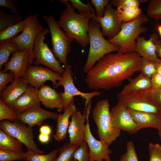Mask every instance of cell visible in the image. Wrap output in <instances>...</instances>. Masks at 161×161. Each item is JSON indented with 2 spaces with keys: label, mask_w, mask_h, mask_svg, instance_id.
Returning <instances> with one entry per match:
<instances>
[{
  "label": "cell",
  "mask_w": 161,
  "mask_h": 161,
  "mask_svg": "<svg viewBox=\"0 0 161 161\" xmlns=\"http://www.w3.org/2000/svg\"><path fill=\"white\" fill-rule=\"evenodd\" d=\"M38 15H32L24 30L19 35L8 40L16 44L19 50H27L29 55V64H32L34 57L33 47L36 37L38 33L44 28L41 24L38 19Z\"/></svg>",
  "instance_id": "cell-10"
},
{
  "label": "cell",
  "mask_w": 161,
  "mask_h": 161,
  "mask_svg": "<svg viewBox=\"0 0 161 161\" xmlns=\"http://www.w3.org/2000/svg\"><path fill=\"white\" fill-rule=\"evenodd\" d=\"M50 135L40 133L38 136L40 141L43 143L48 142L50 140Z\"/></svg>",
  "instance_id": "cell-49"
},
{
  "label": "cell",
  "mask_w": 161,
  "mask_h": 161,
  "mask_svg": "<svg viewBox=\"0 0 161 161\" xmlns=\"http://www.w3.org/2000/svg\"><path fill=\"white\" fill-rule=\"evenodd\" d=\"M110 115L113 126L120 131L134 134L141 129L135 122L127 109L119 102L112 107Z\"/></svg>",
  "instance_id": "cell-13"
},
{
  "label": "cell",
  "mask_w": 161,
  "mask_h": 161,
  "mask_svg": "<svg viewBox=\"0 0 161 161\" xmlns=\"http://www.w3.org/2000/svg\"><path fill=\"white\" fill-rule=\"evenodd\" d=\"M26 152H18L0 149V161L26 160Z\"/></svg>",
  "instance_id": "cell-35"
},
{
  "label": "cell",
  "mask_w": 161,
  "mask_h": 161,
  "mask_svg": "<svg viewBox=\"0 0 161 161\" xmlns=\"http://www.w3.org/2000/svg\"><path fill=\"white\" fill-rule=\"evenodd\" d=\"M60 1L66 4V7L61 13L59 19L57 21L58 24L69 38L85 48L89 44V23L91 19L96 17L95 13H77L68 0Z\"/></svg>",
  "instance_id": "cell-2"
},
{
  "label": "cell",
  "mask_w": 161,
  "mask_h": 161,
  "mask_svg": "<svg viewBox=\"0 0 161 161\" xmlns=\"http://www.w3.org/2000/svg\"><path fill=\"white\" fill-rule=\"evenodd\" d=\"M29 55L26 49L18 50L12 53L10 59L4 65V72L10 71L15 75L14 80L22 78L29 64Z\"/></svg>",
  "instance_id": "cell-17"
},
{
  "label": "cell",
  "mask_w": 161,
  "mask_h": 161,
  "mask_svg": "<svg viewBox=\"0 0 161 161\" xmlns=\"http://www.w3.org/2000/svg\"><path fill=\"white\" fill-rule=\"evenodd\" d=\"M39 131L40 133L50 135L52 132V130L49 126L43 125L40 128Z\"/></svg>",
  "instance_id": "cell-48"
},
{
  "label": "cell",
  "mask_w": 161,
  "mask_h": 161,
  "mask_svg": "<svg viewBox=\"0 0 161 161\" xmlns=\"http://www.w3.org/2000/svg\"><path fill=\"white\" fill-rule=\"evenodd\" d=\"M21 16L13 15L0 10V31L22 21Z\"/></svg>",
  "instance_id": "cell-32"
},
{
  "label": "cell",
  "mask_w": 161,
  "mask_h": 161,
  "mask_svg": "<svg viewBox=\"0 0 161 161\" xmlns=\"http://www.w3.org/2000/svg\"><path fill=\"white\" fill-rule=\"evenodd\" d=\"M98 21L102 28L103 35L111 39L117 35L120 32L122 22L120 20L117 9H114L111 3L106 6L103 16L100 18L96 17L93 20Z\"/></svg>",
  "instance_id": "cell-15"
},
{
  "label": "cell",
  "mask_w": 161,
  "mask_h": 161,
  "mask_svg": "<svg viewBox=\"0 0 161 161\" xmlns=\"http://www.w3.org/2000/svg\"><path fill=\"white\" fill-rule=\"evenodd\" d=\"M137 124L142 129L152 128L158 129L160 123V114L128 109Z\"/></svg>",
  "instance_id": "cell-24"
},
{
  "label": "cell",
  "mask_w": 161,
  "mask_h": 161,
  "mask_svg": "<svg viewBox=\"0 0 161 161\" xmlns=\"http://www.w3.org/2000/svg\"><path fill=\"white\" fill-rule=\"evenodd\" d=\"M49 32V29L44 28L37 35L33 45L34 60L32 64L35 66L42 64L61 76L64 73V69L56 58L47 43L44 42L45 35Z\"/></svg>",
  "instance_id": "cell-7"
},
{
  "label": "cell",
  "mask_w": 161,
  "mask_h": 161,
  "mask_svg": "<svg viewBox=\"0 0 161 161\" xmlns=\"http://www.w3.org/2000/svg\"><path fill=\"white\" fill-rule=\"evenodd\" d=\"M18 114L13 108L0 99V121L7 120L14 122L17 120Z\"/></svg>",
  "instance_id": "cell-36"
},
{
  "label": "cell",
  "mask_w": 161,
  "mask_h": 161,
  "mask_svg": "<svg viewBox=\"0 0 161 161\" xmlns=\"http://www.w3.org/2000/svg\"><path fill=\"white\" fill-rule=\"evenodd\" d=\"M160 124L158 129L157 130L158 131V134L160 139L161 140V112L160 114Z\"/></svg>",
  "instance_id": "cell-51"
},
{
  "label": "cell",
  "mask_w": 161,
  "mask_h": 161,
  "mask_svg": "<svg viewBox=\"0 0 161 161\" xmlns=\"http://www.w3.org/2000/svg\"><path fill=\"white\" fill-rule=\"evenodd\" d=\"M157 63L141 57L139 71L143 75L151 79L157 72Z\"/></svg>",
  "instance_id": "cell-33"
},
{
  "label": "cell",
  "mask_w": 161,
  "mask_h": 161,
  "mask_svg": "<svg viewBox=\"0 0 161 161\" xmlns=\"http://www.w3.org/2000/svg\"><path fill=\"white\" fill-rule=\"evenodd\" d=\"M71 4L74 9H77L79 13H84L89 12L95 13V10L92 7L89 1L87 4L82 3L79 0H69Z\"/></svg>",
  "instance_id": "cell-40"
},
{
  "label": "cell",
  "mask_w": 161,
  "mask_h": 161,
  "mask_svg": "<svg viewBox=\"0 0 161 161\" xmlns=\"http://www.w3.org/2000/svg\"><path fill=\"white\" fill-rule=\"evenodd\" d=\"M19 50L17 46L13 42L6 41L0 42V69L8 61L10 54Z\"/></svg>",
  "instance_id": "cell-29"
},
{
  "label": "cell",
  "mask_w": 161,
  "mask_h": 161,
  "mask_svg": "<svg viewBox=\"0 0 161 161\" xmlns=\"http://www.w3.org/2000/svg\"><path fill=\"white\" fill-rule=\"evenodd\" d=\"M15 79L13 73L4 72L2 70H0V93L6 87V85L10 82H12Z\"/></svg>",
  "instance_id": "cell-43"
},
{
  "label": "cell",
  "mask_w": 161,
  "mask_h": 161,
  "mask_svg": "<svg viewBox=\"0 0 161 161\" xmlns=\"http://www.w3.org/2000/svg\"><path fill=\"white\" fill-rule=\"evenodd\" d=\"M157 30L161 36V25H159L157 26Z\"/></svg>",
  "instance_id": "cell-52"
},
{
  "label": "cell",
  "mask_w": 161,
  "mask_h": 161,
  "mask_svg": "<svg viewBox=\"0 0 161 161\" xmlns=\"http://www.w3.org/2000/svg\"><path fill=\"white\" fill-rule=\"evenodd\" d=\"M39 89L29 85L26 90L15 102L13 109L18 114H20L35 106H41L38 97Z\"/></svg>",
  "instance_id": "cell-20"
},
{
  "label": "cell",
  "mask_w": 161,
  "mask_h": 161,
  "mask_svg": "<svg viewBox=\"0 0 161 161\" xmlns=\"http://www.w3.org/2000/svg\"><path fill=\"white\" fill-rule=\"evenodd\" d=\"M76 110L74 99L64 110L63 114H58L56 120L55 132L53 136V138L56 141L60 142L66 137L70 123L69 117Z\"/></svg>",
  "instance_id": "cell-23"
},
{
  "label": "cell",
  "mask_w": 161,
  "mask_h": 161,
  "mask_svg": "<svg viewBox=\"0 0 161 161\" xmlns=\"http://www.w3.org/2000/svg\"><path fill=\"white\" fill-rule=\"evenodd\" d=\"M0 128L23 144L27 151L38 154L44 153L38 148L35 143L32 128L18 120L12 122L4 120L0 121Z\"/></svg>",
  "instance_id": "cell-9"
},
{
  "label": "cell",
  "mask_w": 161,
  "mask_h": 161,
  "mask_svg": "<svg viewBox=\"0 0 161 161\" xmlns=\"http://www.w3.org/2000/svg\"><path fill=\"white\" fill-rule=\"evenodd\" d=\"M119 18L122 23L130 21L138 17L142 12V9L138 6L117 7Z\"/></svg>",
  "instance_id": "cell-28"
},
{
  "label": "cell",
  "mask_w": 161,
  "mask_h": 161,
  "mask_svg": "<svg viewBox=\"0 0 161 161\" xmlns=\"http://www.w3.org/2000/svg\"><path fill=\"white\" fill-rule=\"evenodd\" d=\"M141 59L136 52L106 54L86 73L88 87L95 91L120 87L125 80H129L134 73L139 71Z\"/></svg>",
  "instance_id": "cell-1"
},
{
  "label": "cell",
  "mask_w": 161,
  "mask_h": 161,
  "mask_svg": "<svg viewBox=\"0 0 161 161\" xmlns=\"http://www.w3.org/2000/svg\"><path fill=\"white\" fill-rule=\"evenodd\" d=\"M156 51L161 59V40L157 39L154 41Z\"/></svg>",
  "instance_id": "cell-47"
},
{
  "label": "cell",
  "mask_w": 161,
  "mask_h": 161,
  "mask_svg": "<svg viewBox=\"0 0 161 161\" xmlns=\"http://www.w3.org/2000/svg\"><path fill=\"white\" fill-rule=\"evenodd\" d=\"M136 93L156 107L161 109V90L155 89L151 88L145 91Z\"/></svg>",
  "instance_id": "cell-30"
},
{
  "label": "cell",
  "mask_w": 161,
  "mask_h": 161,
  "mask_svg": "<svg viewBox=\"0 0 161 161\" xmlns=\"http://www.w3.org/2000/svg\"><path fill=\"white\" fill-rule=\"evenodd\" d=\"M86 111L82 114L77 110L71 116V121L69 126L70 143L80 146L84 142L86 121Z\"/></svg>",
  "instance_id": "cell-18"
},
{
  "label": "cell",
  "mask_w": 161,
  "mask_h": 161,
  "mask_svg": "<svg viewBox=\"0 0 161 161\" xmlns=\"http://www.w3.org/2000/svg\"><path fill=\"white\" fill-rule=\"evenodd\" d=\"M93 5L96 10V16L97 18H100L104 16L106 5L110 2L109 0H91L89 1Z\"/></svg>",
  "instance_id": "cell-42"
},
{
  "label": "cell",
  "mask_w": 161,
  "mask_h": 161,
  "mask_svg": "<svg viewBox=\"0 0 161 161\" xmlns=\"http://www.w3.org/2000/svg\"><path fill=\"white\" fill-rule=\"evenodd\" d=\"M97 21L91 19L88 35L90 47L87 60L83 68L86 73L100 59L106 54L118 51L119 48L110 43L103 37Z\"/></svg>",
  "instance_id": "cell-4"
},
{
  "label": "cell",
  "mask_w": 161,
  "mask_h": 161,
  "mask_svg": "<svg viewBox=\"0 0 161 161\" xmlns=\"http://www.w3.org/2000/svg\"><path fill=\"white\" fill-rule=\"evenodd\" d=\"M38 97L46 108H56L58 112L63 110V101L60 93L48 85H43L39 89Z\"/></svg>",
  "instance_id": "cell-21"
},
{
  "label": "cell",
  "mask_w": 161,
  "mask_h": 161,
  "mask_svg": "<svg viewBox=\"0 0 161 161\" xmlns=\"http://www.w3.org/2000/svg\"><path fill=\"white\" fill-rule=\"evenodd\" d=\"M79 147L70 142L64 144L59 149L56 161H73L74 153Z\"/></svg>",
  "instance_id": "cell-31"
},
{
  "label": "cell",
  "mask_w": 161,
  "mask_h": 161,
  "mask_svg": "<svg viewBox=\"0 0 161 161\" xmlns=\"http://www.w3.org/2000/svg\"><path fill=\"white\" fill-rule=\"evenodd\" d=\"M149 161H161V145L150 143L148 147Z\"/></svg>",
  "instance_id": "cell-41"
},
{
  "label": "cell",
  "mask_w": 161,
  "mask_h": 161,
  "mask_svg": "<svg viewBox=\"0 0 161 161\" xmlns=\"http://www.w3.org/2000/svg\"><path fill=\"white\" fill-rule=\"evenodd\" d=\"M126 151L120 157L119 161H139L134 143L128 141L126 144Z\"/></svg>",
  "instance_id": "cell-38"
},
{
  "label": "cell",
  "mask_w": 161,
  "mask_h": 161,
  "mask_svg": "<svg viewBox=\"0 0 161 161\" xmlns=\"http://www.w3.org/2000/svg\"><path fill=\"white\" fill-rule=\"evenodd\" d=\"M140 2H144L148 1V0H139Z\"/></svg>",
  "instance_id": "cell-53"
},
{
  "label": "cell",
  "mask_w": 161,
  "mask_h": 161,
  "mask_svg": "<svg viewBox=\"0 0 161 161\" xmlns=\"http://www.w3.org/2000/svg\"><path fill=\"white\" fill-rule=\"evenodd\" d=\"M159 20L161 21V18Z\"/></svg>",
  "instance_id": "cell-56"
},
{
  "label": "cell",
  "mask_w": 161,
  "mask_h": 161,
  "mask_svg": "<svg viewBox=\"0 0 161 161\" xmlns=\"http://www.w3.org/2000/svg\"><path fill=\"white\" fill-rule=\"evenodd\" d=\"M90 108L91 106H88L86 109V123L84 137V140L89 147V161H112L109 156L112 153V150L109 148V145L100 140L96 139L91 133L89 123Z\"/></svg>",
  "instance_id": "cell-11"
},
{
  "label": "cell",
  "mask_w": 161,
  "mask_h": 161,
  "mask_svg": "<svg viewBox=\"0 0 161 161\" xmlns=\"http://www.w3.org/2000/svg\"><path fill=\"white\" fill-rule=\"evenodd\" d=\"M110 103L107 99L97 102L92 114L97 127L99 140L111 145L120 134V130L113 125L109 110Z\"/></svg>",
  "instance_id": "cell-5"
},
{
  "label": "cell",
  "mask_w": 161,
  "mask_h": 161,
  "mask_svg": "<svg viewBox=\"0 0 161 161\" xmlns=\"http://www.w3.org/2000/svg\"><path fill=\"white\" fill-rule=\"evenodd\" d=\"M71 67V65L69 64L65 66L64 72L57 82L55 88L61 86L64 87V92H60L63 100L64 110L74 99V97L76 96H80L85 100V110H86L92 98L95 96L100 95L101 93L96 90L88 93L83 92L79 91L74 83Z\"/></svg>",
  "instance_id": "cell-8"
},
{
  "label": "cell",
  "mask_w": 161,
  "mask_h": 161,
  "mask_svg": "<svg viewBox=\"0 0 161 161\" xmlns=\"http://www.w3.org/2000/svg\"><path fill=\"white\" fill-rule=\"evenodd\" d=\"M73 158L77 161H89V147L85 140L75 152Z\"/></svg>",
  "instance_id": "cell-39"
},
{
  "label": "cell",
  "mask_w": 161,
  "mask_h": 161,
  "mask_svg": "<svg viewBox=\"0 0 161 161\" xmlns=\"http://www.w3.org/2000/svg\"><path fill=\"white\" fill-rule=\"evenodd\" d=\"M157 72L161 74V60L157 63Z\"/></svg>",
  "instance_id": "cell-50"
},
{
  "label": "cell",
  "mask_w": 161,
  "mask_h": 161,
  "mask_svg": "<svg viewBox=\"0 0 161 161\" xmlns=\"http://www.w3.org/2000/svg\"><path fill=\"white\" fill-rule=\"evenodd\" d=\"M28 85L22 78L14 80L0 93V99L13 108L15 101L28 88Z\"/></svg>",
  "instance_id": "cell-19"
},
{
  "label": "cell",
  "mask_w": 161,
  "mask_h": 161,
  "mask_svg": "<svg viewBox=\"0 0 161 161\" xmlns=\"http://www.w3.org/2000/svg\"><path fill=\"white\" fill-rule=\"evenodd\" d=\"M25 161H29V160H25Z\"/></svg>",
  "instance_id": "cell-55"
},
{
  "label": "cell",
  "mask_w": 161,
  "mask_h": 161,
  "mask_svg": "<svg viewBox=\"0 0 161 161\" xmlns=\"http://www.w3.org/2000/svg\"><path fill=\"white\" fill-rule=\"evenodd\" d=\"M148 21L147 16L142 13L137 18L130 21L122 23L121 30L118 34L112 39L108 40L119 48L118 53L124 54L136 52V40L140 34L148 30L147 27L141 24Z\"/></svg>",
  "instance_id": "cell-3"
},
{
  "label": "cell",
  "mask_w": 161,
  "mask_h": 161,
  "mask_svg": "<svg viewBox=\"0 0 161 161\" xmlns=\"http://www.w3.org/2000/svg\"><path fill=\"white\" fill-rule=\"evenodd\" d=\"M0 7L8 8L15 15L21 16L16 1L14 0H0Z\"/></svg>",
  "instance_id": "cell-45"
},
{
  "label": "cell",
  "mask_w": 161,
  "mask_h": 161,
  "mask_svg": "<svg viewBox=\"0 0 161 161\" xmlns=\"http://www.w3.org/2000/svg\"><path fill=\"white\" fill-rule=\"evenodd\" d=\"M158 38V35L156 32L152 34L148 40H146L144 36H139L136 40V52L142 58L157 62H160L161 59L157 56L154 43Z\"/></svg>",
  "instance_id": "cell-22"
},
{
  "label": "cell",
  "mask_w": 161,
  "mask_h": 161,
  "mask_svg": "<svg viewBox=\"0 0 161 161\" xmlns=\"http://www.w3.org/2000/svg\"><path fill=\"white\" fill-rule=\"evenodd\" d=\"M22 143L16 138L0 130V149L22 152Z\"/></svg>",
  "instance_id": "cell-27"
},
{
  "label": "cell",
  "mask_w": 161,
  "mask_h": 161,
  "mask_svg": "<svg viewBox=\"0 0 161 161\" xmlns=\"http://www.w3.org/2000/svg\"><path fill=\"white\" fill-rule=\"evenodd\" d=\"M32 15L30 14L21 21L0 31V42L8 41L15 37L26 27Z\"/></svg>",
  "instance_id": "cell-26"
},
{
  "label": "cell",
  "mask_w": 161,
  "mask_h": 161,
  "mask_svg": "<svg viewBox=\"0 0 161 161\" xmlns=\"http://www.w3.org/2000/svg\"><path fill=\"white\" fill-rule=\"evenodd\" d=\"M111 3L117 7H139L140 4L139 0H112Z\"/></svg>",
  "instance_id": "cell-44"
},
{
  "label": "cell",
  "mask_w": 161,
  "mask_h": 161,
  "mask_svg": "<svg viewBox=\"0 0 161 161\" xmlns=\"http://www.w3.org/2000/svg\"><path fill=\"white\" fill-rule=\"evenodd\" d=\"M59 149L53 150L46 154H35L27 151L26 152L27 160L30 161H56Z\"/></svg>",
  "instance_id": "cell-34"
},
{
  "label": "cell",
  "mask_w": 161,
  "mask_h": 161,
  "mask_svg": "<svg viewBox=\"0 0 161 161\" xmlns=\"http://www.w3.org/2000/svg\"><path fill=\"white\" fill-rule=\"evenodd\" d=\"M151 87L156 90H161V74L156 72L151 78Z\"/></svg>",
  "instance_id": "cell-46"
},
{
  "label": "cell",
  "mask_w": 161,
  "mask_h": 161,
  "mask_svg": "<svg viewBox=\"0 0 161 161\" xmlns=\"http://www.w3.org/2000/svg\"><path fill=\"white\" fill-rule=\"evenodd\" d=\"M61 76L47 68L29 64L22 78L29 85L39 89L46 81L49 80L52 82L53 87L55 88L57 81Z\"/></svg>",
  "instance_id": "cell-12"
},
{
  "label": "cell",
  "mask_w": 161,
  "mask_h": 161,
  "mask_svg": "<svg viewBox=\"0 0 161 161\" xmlns=\"http://www.w3.org/2000/svg\"><path fill=\"white\" fill-rule=\"evenodd\" d=\"M73 161H77V160H76L74 159Z\"/></svg>",
  "instance_id": "cell-54"
},
{
  "label": "cell",
  "mask_w": 161,
  "mask_h": 161,
  "mask_svg": "<svg viewBox=\"0 0 161 161\" xmlns=\"http://www.w3.org/2000/svg\"><path fill=\"white\" fill-rule=\"evenodd\" d=\"M118 102L127 109L160 114L161 109L142 97L136 92H120L117 95Z\"/></svg>",
  "instance_id": "cell-14"
},
{
  "label": "cell",
  "mask_w": 161,
  "mask_h": 161,
  "mask_svg": "<svg viewBox=\"0 0 161 161\" xmlns=\"http://www.w3.org/2000/svg\"><path fill=\"white\" fill-rule=\"evenodd\" d=\"M121 92H137L147 90L151 87V79L140 73L133 79H130Z\"/></svg>",
  "instance_id": "cell-25"
},
{
  "label": "cell",
  "mask_w": 161,
  "mask_h": 161,
  "mask_svg": "<svg viewBox=\"0 0 161 161\" xmlns=\"http://www.w3.org/2000/svg\"><path fill=\"white\" fill-rule=\"evenodd\" d=\"M147 14L150 17L156 20L161 18V0H150L148 5Z\"/></svg>",
  "instance_id": "cell-37"
},
{
  "label": "cell",
  "mask_w": 161,
  "mask_h": 161,
  "mask_svg": "<svg viewBox=\"0 0 161 161\" xmlns=\"http://www.w3.org/2000/svg\"><path fill=\"white\" fill-rule=\"evenodd\" d=\"M43 17L51 33L52 52L59 63L65 66L68 64L67 57L71 51V43L74 39L61 29L53 16L49 15Z\"/></svg>",
  "instance_id": "cell-6"
},
{
  "label": "cell",
  "mask_w": 161,
  "mask_h": 161,
  "mask_svg": "<svg viewBox=\"0 0 161 161\" xmlns=\"http://www.w3.org/2000/svg\"><path fill=\"white\" fill-rule=\"evenodd\" d=\"M58 114L46 110L39 106L32 107L18 115V120L32 128L35 126H40L47 119L56 120Z\"/></svg>",
  "instance_id": "cell-16"
}]
</instances>
